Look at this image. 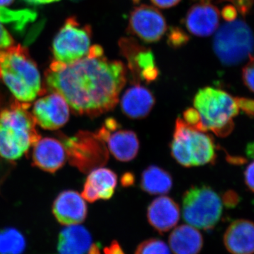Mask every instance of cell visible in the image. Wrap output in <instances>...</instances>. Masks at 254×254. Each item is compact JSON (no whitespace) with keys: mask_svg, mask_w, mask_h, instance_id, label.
Masks as SVG:
<instances>
[{"mask_svg":"<svg viewBox=\"0 0 254 254\" xmlns=\"http://www.w3.org/2000/svg\"><path fill=\"white\" fill-rule=\"evenodd\" d=\"M222 203V198L210 187H190L182 199L183 218L195 228L211 230L221 218Z\"/></svg>","mask_w":254,"mask_h":254,"instance_id":"obj_7","label":"cell"},{"mask_svg":"<svg viewBox=\"0 0 254 254\" xmlns=\"http://www.w3.org/2000/svg\"><path fill=\"white\" fill-rule=\"evenodd\" d=\"M92 247L91 234L81 225H69L60 233L58 247L59 254H87Z\"/></svg>","mask_w":254,"mask_h":254,"instance_id":"obj_20","label":"cell"},{"mask_svg":"<svg viewBox=\"0 0 254 254\" xmlns=\"http://www.w3.org/2000/svg\"><path fill=\"white\" fill-rule=\"evenodd\" d=\"M155 103L154 95L148 88L136 83L125 91L121 99V109L128 118L141 120L146 118Z\"/></svg>","mask_w":254,"mask_h":254,"instance_id":"obj_19","label":"cell"},{"mask_svg":"<svg viewBox=\"0 0 254 254\" xmlns=\"http://www.w3.org/2000/svg\"><path fill=\"white\" fill-rule=\"evenodd\" d=\"M69 115L67 102L59 93L53 91L37 100L32 110L36 125L46 130L61 128L67 123Z\"/></svg>","mask_w":254,"mask_h":254,"instance_id":"obj_12","label":"cell"},{"mask_svg":"<svg viewBox=\"0 0 254 254\" xmlns=\"http://www.w3.org/2000/svg\"><path fill=\"white\" fill-rule=\"evenodd\" d=\"M30 4H46L49 3L55 2V1H60V0H23Z\"/></svg>","mask_w":254,"mask_h":254,"instance_id":"obj_33","label":"cell"},{"mask_svg":"<svg viewBox=\"0 0 254 254\" xmlns=\"http://www.w3.org/2000/svg\"><path fill=\"white\" fill-rule=\"evenodd\" d=\"M218 9L208 1L193 5L187 12L186 26L191 34L198 37L210 36L218 29L220 23Z\"/></svg>","mask_w":254,"mask_h":254,"instance_id":"obj_14","label":"cell"},{"mask_svg":"<svg viewBox=\"0 0 254 254\" xmlns=\"http://www.w3.org/2000/svg\"><path fill=\"white\" fill-rule=\"evenodd\" d=\"M14 1V0H0V6H8Z\"/></svg>","mask_w":254,"mask_h":254,"instance_id":"obj_34","label":"cell"},{"mask_svg":"<svg viewBox=\"0 0 254 254\" xmlns=\"http://www.w3.org/2000/svg\"><path fill=\"white\" fill-rule=\"evenodd\" d=\"M224 245L232 254H254V222L240 219L227 227Z\"/></svg>","mask_w":254,"mask_h":254,"instance_id":"obj_18","label":"cell"},{"mask_svg":"<svg viewBox=\"0 0 254 254\" xmlns=\"http://www.w3.org/2000/svg\"><path fill=\"white\" fill-rule=\"evenodd\" d=\"M193 106L199 115L203 131H213L218 136L231 133L234 118L240 113L236 98L213 87L198 90L193 98Z\"/></svg>","mask_w":254,"mask_h":254,"instance_id":"obj_4","label":"cell"},{"mask_svg":"<svg viewBox=\"0 0 254 254\" xmlns=\"http://www.w3.org/2000/svg\"><path fill=\"white\" fill-rule=\"evenodd\" d=\"M119 46L122 54L126 58L132 79L135 83L140 81L150 83L158 78V68L151 50L138 44L133 38H123Z\"/></svg>","mask_w":254,"mask_h":254,"instance_id":"obj_9","label":"cell"},{"mask_svg":"<svg viewBox=\"0 0 254 254\" xmlns=\"http://www.w3.org/2000/svg\"><path fill=\"white\" fill-rule=\"evenodd\" d=\"M91 48V29L81 26L75 18H69L53 43L55 62L70 64L84 58Z\"/></svg>","mask_w":254,"mask_h":254,"instance_id":"obj_8","label":"cell"},{"mask_svg":"<svg viewBox=\"0 0 254 254\" xmlns=\"http://www.w3.org/2000/svg\"><path fill=\"white\" fill-rule=\"evenodd\" d=\"M33 161L43 171L55 173L66 161L64 147L55 138H40L33 145Z\"/></svg>","mask_w":254,"mask_h":254,"instance_id":"obj_16","label":"cell"},{"mask_svg":"<svg viewBox=\"0 0 254 254\" xmlns=\"http://www.w3.org/2000/svg\"><path fill=\"white\" fill-rule=\"evenodd\" d=\"M147 218L153 228L160 233H165L178 223L180 207L173 198L162 195L151 202L147 211Z\"/></svg>","mask_w":254,"mask_h":254,"instance_id":"obj_17","label":"cell"},{"mask_svg":"<svg viewBox=\"0 0 254 254\" xmlns=\"http://www.w3.org/2000/svg\"><path fill=\"white\" fill-rule=\"evenodd\" d=\"M210 0H200V1H208L210 2Z\"/></svg>","mask_w":254,"mask_h":254,"instance_id":"obj_35","label":"cell"},{"mask_svg":"<svg viewBox=\"0 0 254 254\" xmlns=\"http://www.w3.org/2000/svg\"><path fill=\"white\" fill-rule=\"evenodd\" d=\"M14 45L12 37L9 32L5 29L3 23L0 21V49L8 48Z\"/></svg>","mask_w":254,"mask_h":254,"instance_id":"obj_28","label":"cell"},{"mask_svg":"<svg viewBox=\"0 0 254 254\" xmlns=\"http://www.w3.org/2000/svg\"><path fill=\"white\" fill-rule=\"evenodd\" d=\"M181 0H151L152 2L162 9L171 8L178 4Z\"/></svg>","mask_w":254,"mask_h":254,"instance_id":"obj_31","label":"cell"},{"mask_svg":"<svg viewBox=\"0 0 254 254\" xmlns=\"http://www.w3.org/2000/svg\"><path fill=\"white\" fill-rule=\"evenodd\" d=\"M128 31L146 43L160 41L167 31L163 15L153 6L141 5L130 14Z\"/></svg>","mask_w":254,"mask_h":254,"instance_id":"obj_11","label":"cell"},{"mask_svg":"<svg viewBox=\"0 0 254 254\" xmlns=\"http://www.w3.org/2000/svg\"><path fill=\"white\" fill-rule=\"evenodd\" d=\"M169 34H170L168 36L169 43L172 46H181L185 44L189 40L186 33L179 28H173Z\"/></svg>","mask_w":254,"mask_h":254,"instance_id":"obj_26","label":"cell"},{"mask_svg":"<svg viewBox=\"0 0 254 254\" xmlns=\"http://www.w3.org/2000/svg\"><path fill=\"white\" fill-rule=\"evenodd\" d=\"M118 185V176L113 170L99 168L92 170L87 177L81 195L85 200L94 203L99 199L109 200Z\"/></svg>","mask_w":254,"mask_h":254,"instance_id":"obj_15","label":"cell"},{"mask_svg":"<svg viewBox=\"0 0 254 254\" xmlns=\"http://www.w3.org/2000/svg\"><path fill=\"white\" fill-rule=\"evenodd\" d=\"M0 78L20 103H31L41 93V74L21 46L0 49Z\"/></svg>","mask_w":254,"mask_h":254,"instance_id":"obj_2","label":"cell"},{"mask_svg":"<svg viewBox=\"0 0 254 254\" xmlns=\"http://www.w3.org/2000/svg\"><path fill=\"white\" fill-rule=\"evenodd\" d=\"M172 156L186 168L214 163L215 145L211 136L189 126L182 118H177L170 143Z\"/></svg>","mask_w":254,"mask_h":254,"instance_id":"obj_5","label":"cell"},{"mask_svg":"<svg viewBox=\"0 0 254 254\" xmlns=\"http://www.w3.org/2000/svg\"><path fill=\"white\" fill-rule=\"evenodd\" d=\"M105 254H125L118 242H114L104 250Z\"/></svg>","mask_w":254,"mask_h":254,"instance_id":"obj_32","label":"cell"},{"mask_svg":"<svg viewBox=\"0 0 254 254\" xmlns=\"http://www.w3.org/2000/svg\"><path fill=\"white\" fill-rule=\"evenodd\" d=\"M26 105H14L0 113V157L5 160H18L41 138Z\"/></svg>","mask_w":254,"mask_h":254,"instance_id":"obj_3","label":"cell"},{"mask_svg":"<svg viewBox=\"0 0 254 254\" xmlns=\"http://www.w3.org/2000/svg\"><path fill=\"white\" fill-rule=\"evenodd\" d=\"M173 186L171 175L156 165H150L142 173L141 188L151 195L168 193Z\"/></svg>","mask_w":254,"mask_h":254,"instance_id":"obj_22","label":"cell"},{"mask_svg":"<svg viewBox=\"0 0 254 254\" xmlns=\"http://www.w3.org/2000/svg\"><path fill=\"white\" fill-rule=\"evenodd\" d=\"M25 247L23 235L12 228L0 232V254H20Z\"/></svg>","mask_w":254,"mask_h":254,"instance_id":"obj_23","label":"cell"},{"mask_svg":"<svg viewBox=\"0 0 254 254\" xmlns=\"http://www.w3.org/2000/svg\"><path fill=\"white\" fill-rule=\"evenodd\" d=\"M249 59L242 69V80L247 88L254 93V56L252 55Z\"/></svg>","mask_w":254,"mask_h":254,"instance_id":"obj_25","label":"cell"},{"mask_svg":"<svg viewBox=\"0 0 254 254\" xmlns=\"http://www.w3.org/2000/svg\"><path fill=\"white\" fill-rule=\"evenodd\" d=\"M120 125L114 118H108L98 131L97 137L108 143L110 153L118 160L129 162L139 150V140L134 131L120 129Z\"/></svg>","mask_w":254,"mask_h":254,"instance_id":"obj_10","label":"cell"},{"mask_svg":"<svg viewBox=\"0 0 254 254\" xmlns=\"http://www.w3.org/2000/svg\"><path fill=\"white\" fill-rule=\"evenodd\" d=\"M135 254H171V252L163 241L150 239L140 244Z\"/></svg>","mask_w":254,"mask_h":254,"instance_id":"obj_24","label":"cell"},{"mask_svg":"<svg viewBox=\"0 0 254 254\" xmlns=\"http://www.w3.org/2000/svg\"><path fill=\"white\" fill-rule=\"evenodd\" d=\"M86 200L78 192L72 190L60 193L53 205V213L60 223L65 226L79 225L86 218Z\"/></svg>","mask_w":254,"mask_h":254,"instance_id":"obj_13","label":"cell"},{"mask_svg":"<svg viewBox=\"0 0 254 254\" xmlns=\"http://www.w3.org/2000/svg\"><path fill=\"white\" fill-rule=\"evenodd\" d=\"M239 109L242 110L248 116L254 117V100L250 98H237Z\"/></svg>","mask_w":254,"mask_h":254,"instance_id":"obj_27","label":"cell"},{"mask_svg":"<svg viewBox=\"0 0 254 254\" xmlns=\"http://www.w3.org/2000/svg\"><path fill=\"white\" fill-rule=\"evenodd\" d=\"M121 62L105 58L100 46H91L84 58L70 64L53 61L46 73V83L79 115L98 116L116 107L127 82Z\"/></svg>","mask_w":254,"mask_h":254,"instance_id":"obj_1","label":"cell"},{"mask_svg":"<svg viewBox=\"0 0 254 254\" xmlns=\"http://www.w3.org/2000/svg\"><path fill=\"white\" fill-rule=\"evenodd\" d=\"M221 14L222 17L225 18L227 21H232L236 19L237 11L236 8L233 6H227L222 10Z\"/></svg>","mask_w":254,"mask_h":254,"instance_id":"obj_30","label":"cell"},{"mask_svg":"<svg viewBox=\"0 0 254 254\" xmlns=\"http://www.w3.org/2000/svg\"><path fill=\"white\" fill-rule=\"evenodd\" d=\"M246 185L254 193V161L247 166L245 171Z\"/></svg>","mask_w":254,"mask_h":254,"instance_id":"obj_29","label":"cell"},{"mask_svg":"<svg viewBox=\"0 0 254 254\" xmlns=\"http://www.w3.org/2000/svg\"><path fill=\"white\" fill-rule=\"evenodd\" d=\"M169 243L175 254H198L203 247V236L195 227L183 225L173 230Z\"/></svg>","mask_w":254,"mask_h":254,"instance_id":"obj_21","label":"cell"},{"mask_svg":"<svg viewBox=\"0 0 254 254\" xmlns=\"http://www.w3.org/2000/svg\"><path fill=\"white\" fill-rule=\"evenodd\" d=\"M213 48L224 65L235 66L252 56L254 50L253 32L242 20L227 21L217 31Z\"/></svg>","mask_w":254,"mask_h":254,"instance_id":"obj_6","label":"cell"}]
</instances>
